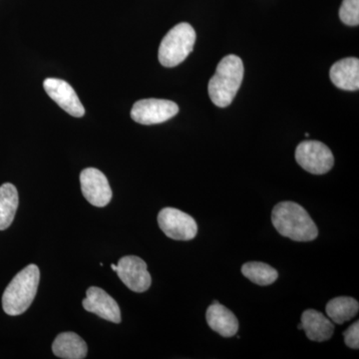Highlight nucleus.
Here are the masks:
<instances>
[{"label":"nucleus","mask_w":359,"mask_h":359,"mask_svg":"<svg viewBox=\"0 0 359 359\" xmlns=\"http://www.w3.org/2000/svg\"><path fill=\"white\" fill-rule=\"evenodd\" d=\"M43 87L52 100L55 101L65 112L73 117H83V105L69 83L57 78H47L44 80Z\"/></svg>","instance_id":"10"},{"label":"nucleus","mask_w":359,"mask_h":359,"mask_svg":"<svg viewBox=\"0 0 359 359\" xmlns=\"http://www.w3.org/2000/svg\"><path fill=\"white\" fill-rule=\"evenodd\" d=\"M271 222L276 230L295 242H311L318 231L304 207L294 202H282L273 208Z\"/></svg>","instance_id":"1"},{"label":"nucleus","mask_w":359,"mask_h":359,"mask_svg":"<svg viewBox=\"0 0 359 359\" xmlns=\"http://www.w3.org/2000/svg\"><path fill=\"white\" fill-rule=\"evenodd\" d=\"M297 164L313 175L327 174L332 169L334 158L332 151L320 141H304L295 150Z\"/></svg>","instance_id":"5"},{"label":"nucleus","mask_w":359,"mask_h":359,"mask_svg":"<svg viewBox=\"0 0 359 359\" xmlns=\"http://www.w3.org/2000/svg\"><path fill=\"white\" fill-rule=\"evenodd\" d=\"M358 311V302L349 297H335L325 308L328 318L337 325H344L346 321L353 320Z\"/></svg>","instance_id":"17"},{"label":"nucleus","mask_w":359,"mask_h":359,"mask_svg":"<svg viewBox=\"0 0 359 359\" xmlns=\"http://www.w3.org/2000/svg\"><path fill=\"white\" fill-rule=\"evenodd\" d=\"M196 32L189 23L174 26L163 39L159 47V61L165 67H175L183 62L193 51Z\"/></svg>","instance_id":"4"},{"label":"nucleus","mask_w":359,"mask_h":359,"mask_svg":"<svg viewBox=\"0 0 359 359\" xmlns=\"http://www.w3.org/2000/svg\"><path fill=\"white\" fill-rule=\"evenodd\" d=\"M82 194L90 204L105 207L112 199V190L107 178L100 170L87 168L80 174Z\"/></svg>","instance_id":"9"},{"label":"nucleus","mask_w":359,"mask_h":359,"mask_svg":"<svg viewBox=\"0 0 359 359\" xmlns=\"http://www.w3.org/2000/svg\"><path fill=\"white\" fill-rule=\"evenodd\" d=\"M40 280L39 266L29 264L20 271L2 295V308L8 316H20L32 306Z\"/></svg>","instance_id":"3"},{"label":"nucleus","mask_w":359,"mask_h":359,"mask_svg":"<svg viewBox=\"0 0 359 359\" xmlns=\"http://www.w3.org/2000/svg\"><path fill=\"white\" fill-rule=\"evenodd\" d=\"M344 342L353 349L359 348V323L356 321L344 332Z\"/></svg>","instance_id":"20"},{"label":"nucleus","mask_w":359,"mask_h":359,"mask_svg":"<svg viewBox=\"0 0 359 359\" xmlns=\"http://www.w3.org/2000/svg\"><path fill=\"white\" fill-rule=\"evenodd\" d=\"M244 63L236 55L222 59L209 82V95L218 107H228L237 95L244 78Z\"/></svg>","instance_id":"2"},{"label":"nucleus","mask_w":359,"mask_h":359,"mask_svg":"<svg viewBox=\"0 0 359 359\" xmlns=\"http://www.w3.org/2000/svg\"><path fill=\"white\" fill-rule=\"evenodd\" d=\"M18 190L11 183L0 186V231L6 230L13 224L16 211H18Z\"/></svg>","instance_id":"16"},{"label":"nucleus","mask_w":359,"mask_h":359,"mask_svg":"<svg viewBox=\"0 0 359 359\" xmlns=\"http://www.w3.org/2000/svg\"><path fill=\"white\" fill-rule=\"evenodd\" d=\"M339 18L344 25H359V0H344L339 9Z\"/></svg>","instance_id":"19"},{"label":"nucleus","mask_w":359,"mask_h":359,"mask_svg":"<svg viewBox=\"0 0 359 359\" xmlns=\"http://www.w3.org/2000/svg\"><path fill=\"white\" fill-rule=\"evenodd\" d=\"M208 325L217 334L224 337L236 335L238 330V321L235 314L218 301H215L205 313Z\"/></svg>","instance_id":"14"},{"label":"nucleus","mask_w":359,"mask_h":359,"mask_svg":"<svg viewBox=\"0 0 359 359\" xmlns=\"http://www.w3.org/2000/svg\"><path fill=\"white\" fill-rule=\"evenodd\" d=\"M242 273L250 282L259 285H269L278 278V271L261 262H250L242 266Z\"/></svg>","instance_id":"18"},{"label":"nucleus","mask_w":359,"mask_h":359,"mask_svg":"<svg viewBox=\"0 0 359 359\" xmlns=\"http://www.w3.org/2000/svg\"><path fill=\"white\" fill-rule=\"evenodd\" d=\"M179 112V106L173 101L164 99H143L134 104L131 117L142 125H155L164 123L175 117Z\"/></svg>","instance_id":"7"},{"label":"nucleus","mask_w":359,"mask_h":359,"mask_svg":"<svg viewBox=\"0 0 359 359\" xmlns=\"http://www.w3.org/2000/svg\"><path fill=\"white\" fill-rule=\"evenodd\" d=\"M330 77L337 88L356 91L359 88V60L349 57L341 59L332 66Z\"/></svg>","instance_id":"13"},{"label":"nucleus","mask_w":359,"mask_h":359,"mask_svg":"<svg viewBox=\"0 0 359 359\" xmlns=\"http://www.w3.org/2000/svg\"><path fill=\"white\" fill-rule=\"evenodd\" d=\"M82 304L87 311L97 314L103 320L114 323H121L119 306L112 297L100 287H89L87 290L86 299Z\"/></svg>","instance_id":"11"},{"label":"nucleus","mask_w":359,"mask_h":359,"mask_svg":"<svg viewBox=\"0 0 359 359\" xmlns=\"http://www.w3.org/2000/svg\"><path fill=\"white\" fill-rule=\"evenodd\" d=\"M111 269H112L113 271H117V266H116V264H111Z\"/></svg>","instance_id":"21"},{"label":"nucleus","mask_w":359,"mask_h":359,"mask_svg":"<svg viewBox=\"0 0 359 359\" xmlns=\"http://www.w3.org/2000/svg\"><path fill=\"white\" fill-rule=\"evenodd\" d=\"M306 137H309V133H306Z\"/></svg>","instance_id":"22"},{"label":"nucleus","mask_w":359,"mask_h":359,"mask_svg":"<svg viewBox=\"0 0 359 359\" xmlns=\"http://www.w3.org/2000/svg\"><path fill=\"white\" fill-rule=\"evenodd\" d=\"M116 273L123 283L132 292H146L152 283L147 264L141 257L135 256L122 257L117 264Z\"/></svg>","instance_id":"8"},{"label":"nucleus","mask_w":359,"mask_h":359,"mask_svg":"<svg viewBox=\"0 0 359 359\" xmlns=\"http://www.w3.org/2000/svg\"><path fill=\"white\" fill-rule=\"evenodd\" d=\"M52 351L59 358L82 359L86 358L88 347L74 332H62L54 340Z\"/></svg>","instance_id":"15"},{"label":"nucleus","mask_w":359,"mask_h":359,"mask_svg":"<svg viewBox=\"0 0 359 359\" xmlns=\"http://www.w3.org/2000/svg\"><path fill=\"white\" fill-rule=\"evenodd\" d=\"M158 224L168 238L190 241L197 236L198 226L190 215L175 208H165L158 215Z\"/></svg>","instance_id":"6"},{"label":"nucleus","mask_w":359,"mask_h":359,"mask_svg":"<svg viewBox=\"0 0 359 359\" xmlns=\"http://www.w3.org/2000/svg\"><path fill=\"white\" fill-rule=\"evenodd\" d=\"M302 330L309 339L323 342L332 339L334 325L330 318L316 309H308L302 316Z\"/></svg>","instance_id":"12"}]
</instances>
